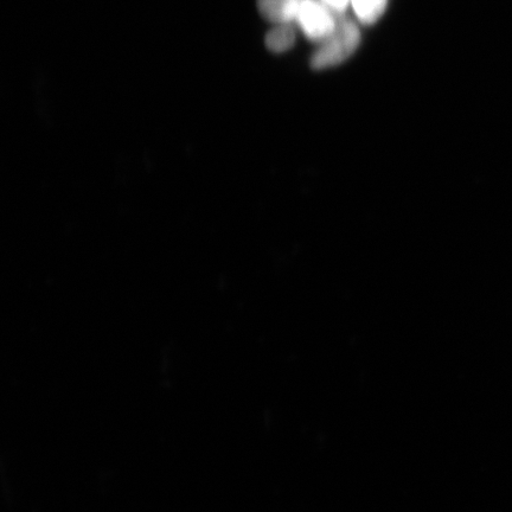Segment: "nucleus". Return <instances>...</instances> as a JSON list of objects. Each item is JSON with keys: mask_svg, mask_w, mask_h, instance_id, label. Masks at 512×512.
Masks as SVG:
<instances>
[{"mask_svg": "<svg viewBox=\"0 0 512 512\" xmlns=\"http://www.w3.org/2000/svg\"><path fill=\"white\" fill-rule=\"evenodd\" d=\"M322 2L329 6L336 15H343L344 11L348 8L350 0H322Z\"/></svg>", "mask_w": 512, "mask_h": 512, "instance_id": "6", "label": "nucleus"}, {"mask_svg": "<svg viewBox=\"0 0 512 512\" xmlns=\"http://www.w3.org/2000/svg\"><path fill=\"white\" fill-rule=\"evenodd\" d=\"M338 16L322 0H300L296 21L311 41L322 43L335 31Z\"/></svg>", "mask_w": 512, "mask_h": 512, "instance_id": "2", "label": "nucleus"}, {"mask_svg": "<svg viewBox=\"0 0 512 512\" xmlns=\"http://www.w3.org/2000/svg\"><path fill=\"white\" fill-rule=\"evenodd\" d=\"M358 19L364 24L379 21L386 10L387 0H350Z\"/></svg>", "mask_w": 512, "mask_h": 512, "instance_id": "5", "label": "nucleus"}, {"mask_svg": "<svg viewBox=\"0 0 512 512\" xmlns=\"http://www.w3.org/2000/svg\"><path fill=\"white\" fill-rule=\"evenodd\" d=\"M296 42L291 23L277 24L266 36V46L273 53H284Z\"/></svg>", "mask_w": 512, "mask_h": 512, "instance_id": "4", "label": "nucleus"}, {"mask_svg": "<svg viewBox=\"0 0 512 512\" xmlns=\"http://www.w3.org/2000/svg\"><path fill=\"white\" fill-rule=\"evenodd\" d=\"M360 41V29L356 23L344 18L343 15L338 16L335 31L320 44L319 49L313 54L311 67L323 70L338 66L355 53Z\"/></svg>", "mask_w": 512, "mask_h": 512, "instance_id": "1", "label": "nucleus"}, {"mask_svg": "<svg viewBox=\"0 0 512 512\" xmlns=\"http://www.w3.org/2000/svg\"><path fill=\"white\" fill-rule=\"evenodd\" d=\"M300 0H258L260 14L274 24L291 23L296 19Z\"/></svg>", "mask_w": 512, "mask_h": 512, "instance_id": "3", "label": "nucleus"}]
</instances>
